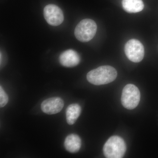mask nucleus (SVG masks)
I'll use <instances>...</instances> for the list:
<instances>
[{
  "label": "nucleus",
  "instance_id": "f257e3e1",
  "mask_svg": "<svg viewBox=\"0 0 158 158\" xmlns=\"http://www.w3.org/2000/svg\"><path fill=\"white\" fill-rule=\"evenodd\" d=\"M117 71L110 65H103L88 73L87 79L90 84L95 85H106L115 81Z\"/></svg>",
  "mask_w": 158,
  "mask_h": 158
},
{
  "label": "nucleus",
  "instance_id": "f03ea898",
  "mask_svg": "<svg viewBox=\"0 0 158 158\" xmlns=\"http://www.w3.org/2000/svg\"><path fill=\"white\" fill-rule=\"evenodd\" d=\"M126 149L124 140L119 136H113L106 142L103 150L106 158H121L124 156Z\"/></svg>",
  "mask_w": 158,
  "mask_h": 158
},
{
  "label": "nucleus",
  "instance_id": "7ed1b4c3",
  "mask_svg": "<svg viewBox=\"0 0 158 158\" xmlns=\"http://www.w3.org/2000/svg\"><path fill=\"white\" fill-rule=\"evenodd\" d=\"M97 26L92 19H85L77 25L75 29V36L81 42L90 41L96 34Z\"/></svg>",
  "mask_w": 158,
  "mask_h": 158
},
{
  "label": "nucleus",
  "instance_id": "20e7f679",
  "mask_svg": "<svg viewBox=\"0 0 158 158\" xmlns=\"http://www.w3.org/2000/svg\"><path fill=\"white\" fill-rule=\"evenodd\" d=\"M140 97V92L138 87L132 84H128L126 85L123 90L122 104L127 110H133L138 106Z\"/></svg>",
  "mask_w": 158,
  "mask_h": 158
},
{
  "label": "nucleus",
  "instance_id": "39448f33",
  "mask_svg": "<svg viewBox=\"0 0 158 158\" xmlns=\"http://www.w3.org/2000/svg\"><path fill=\"white\" fill-rule=\"evenodd\" d=\"M124 52L126 56L131 62H139L144 58V46L138 40L133 39L128 40L125 45Z\"/></svg>",
  "mask_w": 158,
  "mask_h": 158
},
{
  "label": "nucleus",
  "instance_id": "423d86ee",
  "mask_svg": "<svg viewBox=\"0 0 158 158\" xmlns=\"http://www.w3.org/2000/svg\"><path fill=\"white\" fill-rule=\"evenodd\" d=\"M44 15L47 22L51 26L60 25L64 20V15L62 10L58 6L52 4L44 7Z\"/></svg>",
  "mask_w": 158,
  "mask_h": 158
},
{
  "label": "nucleus",
  "instance_id": "0eeeda50",
  "mask_svg": "<svg viewBox=\"0 0 158 158\" xmlns=\"http://www.w3.org/2000/svg\"><path fill=\"white\" fill-rule=\"evenodd\" d=\"M64 106V101L62 98L53 97L44 101L41 104V109L44 113L52 115L59 113Z\"/></svg>",
  "mask_w": 158,
  "mask_h": 158
},
{
  "label": "nucleus",
  "instance_id": "6e6552de",
  "mask_svg": "<svg viewBox=\"0 0 158 158\" xmlns=\"http://www.w3.org/2000/svg\"><path fill=\"white\" fill-rule=\"evenodd\" d=\"M59 62L63 66L67 67H73L80 63L81 58L76 51L69 49L64 51L60 55Z\"/></svg>",
  "mask_w": 158,
  "mask_h": 158
},
{
  "label": "nucleus",
  "instance_id": "1a4fd4ad",
  "mask_svg": "<svg viewBox=\"0 0 158 158\" xmlns=\"http://www.w3.org/2000/svg\"><path fill=\"white\" fill-rule=\"evenodd\" d=\"M81 140L78 135L70 134L67 136L64 142L65 149L70 153H76L81 146Z\"/></svg>",
  "mask_w": 158,
  "mask_h": 158
},
{
  "label": "nucleus",
  "instance_id": "9d476101",
  "mask_svg": "<svg viewBox=\"0 0 158 158\" xmlns=\"http://www.w3.org/2000/svg\"><path fill=\"white\" fill-rule=\"evenodd\" d=\"M122 6L125 11L130 13L140 12L144 7L142 0H123Z\"/></svg>",
  "mask_w": 158,
  "mask_h": 158
},
{
  "label": "nucleus",
  "instance_id": "9b49d317",
  "mask_svg": "<svg viewBox=\"0 0 158 158\" xmlns=\"http://www.w3.org/2000/svg\"><path fill=\"white\" fill-rule=\"evenodd\" d=\"M81 112V108L78 104H72L68 106L66 110V121L69 125L76 122Z\"/></svg>",
  "mask_w": 158,
  "mask_h": 158
},
{
  "label": "nucleus",
  "instance_id": "f8f14e48",
  "mask_svg": "<svg viewBox=\"0 0 158 158\" xmlns=\"http://www.w3.org/2000/svg\"><path fill=\"white\" fill-rule=\"evenodd\" d=\"M9 101V98L2 86L0 87V106L1 107L6 106Z\"/></svg>",
  "mask_w": 158,
  "mask_h": 158
}]
</instances>
